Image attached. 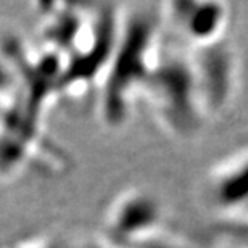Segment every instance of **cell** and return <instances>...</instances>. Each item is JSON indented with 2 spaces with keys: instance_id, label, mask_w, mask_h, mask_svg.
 Segmentation results:
<instances>
[{
  "instance_id": "6da1fadb",
  "label": "cell",
  "mask_w": 248,
  "mask_h": 248,
  "mask_svg": "<svg viewBox=\"0 0 248 248\" xmlns=\"http://www.w3.org/2000/svg\"><path fill=\"white\" fill-rule=\"evenodd\" d=\"M161 16L142 8L121 13L115 52L102 78L100 115L108 126L118 127L127 121L134 97L143 92L156 66Z\"/></svg>"
},
{
  "instance_id": "ba28073f",
  "label": "cell",
  "mask_w": 248,
  "mask_h": 248,
  "mask_svg": "<svg viewBox=\"0 0 248 248\" xmlns=\"http://www.w3.org/2000/svg\"><path fill=\"white\" fill-rule=\"evenodd\" d=\"M0 248H74L69 247L64 242L53 239V237H36V239H28L21 242H15V244L2 245Z\"/></svg>"
},
{
  "instance_id": "7a4b0ae2",
  "label": "cell",
  "mask_w": 248,
  "mask_h": 248,
  "mask_svg": "<svg viewBox=\"0 0 248 248\" xmlns=\"http://www.w3.org/2000/svg\"><path fill=\"white\" fill-rule=\"evenodd\" d=\"M143 95L166 131L176 137H190L206 120L190 55H160Z\"/></svg>"
},
{
  "instance_id": "52a82bcc",
  "label": "cell",
  "mask_w": 248,
  "mask_h": 248,
  "mask_svg": "<svg viewBox=\"0 0 248 248\" xmlns=\"http://www.w3.org/2000/svg\"><path fill=\"white\" fill-rule=\"evenodd\" d=\"M127 248H192V247L187 245L181 239H176V237L170 235L163 229L160 232H156L155 235L148 237V239L139 242V244H134Z\"/></svg>"
},
{
  "instance_id": "3957f363",
  "label": "cell",
  "mask_w": 248,
  "mask_h": 248,
  "mask_svg": "<svg viewBox=\"0 0 248 248\" xmlns=\"http://www.w3.org/2000/svg\"><path fill=\"white\" fill-rule=\"evenodd\" d=\"M165 211L155 193L132 187L113 198L105 213L102 235L121 248L155 235L163 231Z\"/></svg>"
},
{
  "instance_id": "8992f818",
  "label": "cell",
  "mask_w": 248,
  "mask_h": 248,
  "mask_svg": "<svg viewBox=\"0 0 248 248\" xmlns=\"http://www.w3.org/2000/svg\"><path fill=\"white\" fill-rule=\"evenodd\" d=\"M210 195L217 208L248 217V152L227 160L215 171Z\"/></svg>"
},
{
  "instance_id": "277c9868",
  "label": "cell",
  "mask_w": 248,
  "mask_h": 248,
  "mask_svg": "<svg viewBox=\"0 0 248 248\" xmlns=\"http://www.w3.org/2000/svg\"><path fill=\"white\" fill-rule=\"evenodd\" d=\"M190 58L205 116H215L229 107L235 93L239 78L237 57L234 50L221 41L198 47Z\"/></svg>"
},
{
  "instance_id": "5b68a950",
  "label": "cell",
  "mask_w": 248,
  "mask_h": 248,
  "mask_svg": "<svg viewBox=\"0 0 248 248\" xmlns=\"http://www.w3.org/2000/svg\"><path fill=\"white\" fill-rule=\"evenodd\" d=\"M172 23L195 48L224 41L229 10L219 2H177L170 5Z\"/></svg>"
},
{
  "instance_id": "9c48e42d",
  "label": "cell",
  "mask_w": 248,
  "mask_h": 248,
  "mask_svg": "<svg viewBox=\"0 0 248 248\" xmlns=\"http://www.w3.org/2000/svg\"><path fill=\"white\" fill-rule=\"evenodd\" d=\"M74 248H121V247H118L113 244V242L107 240L103 235H97V237H92V239H87L86 242H82L81 245H78Z\"/></svg>"
}]
</instances>
